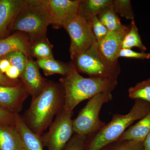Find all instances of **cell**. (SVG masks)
<instances>
[{
	"label": "cell",
	"mask_w": 150,
	"mask_h": 150,
	"mask_svg": "<svg viewBox=\"0 0 150 150\" xmlns=\"http://www.w3.org/2000/svg\"><path fill=\"white\" fill-rule=\"evenodd\" d=\"M73 112L63 109L55 118L48 131L40 137L48 150H63L74 133Z\"/></svg>",
	"instance_id": "obj_8"
},
{
	"label": "cell",
	"mask_w": 150,
	"mask_h": 150,
	"mask_svg": "<svg viewBox=\"0 0 150 150\" xmlns=\"http://www.w3.org/2000/svg\"><path fill=\"white\" fill-rule=\"evenodd\" d=\"M35 62L39 69L42 70L46 76L57 74L64 76L69 73L71 65V63L66 64L57 61L54 58L38 59Z\"/></svg>",
	"instance_id": "obj_19"
},
{
	"label": "cell",
	"mask_w": 150,
	"mask_h": 150,
	"mask_svg": "<svg viewBox=\"0 0 150 150\" xmlns=\"http://www.w3.org/2000/svg\"><path fill=\"white\" fill-rule=\"evenodd\" d=\"M112 5L118 15L126 19L134 21V12L130 0H112Z\"/></svg>",
	"instance_id": "obj_25"
},
{
	"label": "cell",
	"mask_w": 150,
	"mask_h": 150,
	"mask_svg": "<svg viewBox=\"0 0 150 150\" xmlns=\"http://www.w3.org/2000/svg\"><path fill=\"white\" fill-rule=\"evenodd\" d=\"M92 30L96 38L97 43L100 42L105 37L109 32L107 28L103 24L97 16L88 19Z\"/></svg>",
	"instance_id": "obj_27"
},
{
	"label": "cell",
	"mask_w": 150,
	"mask_h": 150,
	"mask_svg": "<svg viewBox=\"0 0 150 150\" xmlns=\"http://www.w3.org/2000/svg\"><path fill=\"white\" fill-rule=\"evenodd\" d=\"M87 136L75 134L63 150H85Z\"/></svg>",
	"instance_id": "obj_28"
},
{
	"label": "cell",
	"mask_w": 150,
	"mask_h": 150,
	"mask_svg": "<svg viewBox=\"0 0 150 150\" xmlns=\"http://www.w3.org/2000/svg\"><path fill=\"white\" fill-rule=\"evenodd\" d=\"M112 3V0H81L79 14L88 20L97 16L101 11Z\"/></svg>",
	"instance_id": "obj_20"
},
{
	"label": "cell",
	"mask_w": 150,
	"mask_h": 150,
	"mask_svg": "<svg viewBox=\"0 0 150 150\" xmlns=\"http://www.w3.org/2000/svg\"><path fill=\"white\" fill-rule=\"evenodd\" d=\"M14 126L18 134L21 150H43L40 137L26 126L19 114H16Z\"/></svg>",
	"instance_id": "obj_15"
},
{
	"label": "cell",
	"mask_w": 150,
	"mask_h": 150,
	"mask_svg": "<svg viewBox=\"0 0 150 150\" xmlns=\"http://www.w3.org/2000/svg\"><path fill=\"white\" fill-rule=\"evenodd\" d=\"M133 47H137L143 52H145L147 50L146 46L142 42L139 29L134 20L131 21L129 25V30L123 38L121 48L131 49Z\"/></svg>",
	"instance_id": "obj_22"
},
{
	"label": "cell",
	"mask_w": 150,
	"mask_h": 150,
	"mask_svg": "<svg viewBox=\"0 0 150 150\" xmlns=\"http://www.w3.org/2000/svg\"><path fill=\"white\" fill-rule=\"evenodd\" d=\"M25 0H0V39L7 33Z\"/></svg>",
	"instance_id": "obj_14"
},
{
	"label": "cell",
	"mask_w": 150,
	"mask_h": 150,
	"mask_svg": "<svg viewBox=\"0 0 150 150\" xmlns=\"http://www.w3.org/2000/svg\"><path fill=\"white\" fill-rule=\"evenodd\" d=\"M59 81L64 92V109L70 112L85 100L103 92H112L118 84L117 80L110 78L82 76L73 63L68 74Z\"/></svg>",
	"instance_id": "obj_2"
},
{
	"label": "cell",
	"mask_w": 150,
	"mask_h": 150,
	"mask_svg": "<svg viewBox=\"0 0 150 150\" xmlns=\"http://www.w3.org/2000/svg\"><path fill=\"white\" fill-rule=\"evenodd\" d=\"M131 99L141 100L150 104V79L138 83L128 90Z\"/></svg>",
	"instance_id": "obj_23"
},
{
	"label": "cell",
	"mask_w": 150,
	"mask_h": 150,
	"mask_svg": "<svg viewBox=\"0 0 150 150\" xmlns=\"http://www.w3.org/2000/svg\"><path fill=\"white\" fill-rule=\"evenodd\" d=\"M145 150H150V131L144 141Z\"/></svg>",
	"instance_id": "obj_34"
},
{
	"label": "cell",
	"mask_w": 150,
	"mask_h": 150,
	"mask_svg": "<svg viewBox=\"0 0 150 150\" xmlns=\"http://www.w3.org/2000/svg\"><path fill=\"white\" fill-rule=\"evenodd\" d=\"M21 81L32 99L38 96L45 88L47 81L42 76L36 62L28 59L26 67L20 77Z\"/></svg>",
	"instance_id": "obj_11"
},
{
	"label": "cell",
	"mask_w": 150,
	"mask_h": 150,
	"mask_svg": "<svg viewBox=\"0 0 150 150\" xmlns=\"http://www.w3.org/2000/svg\"><path fill=\"white\" fill-rule=\"evenodd\" d=\"M48 12L50 23L60 28L79 14L81 0H41Z\"/></svg>",
	"instance_id": "obj_9"
},
{
	"label": "cell",
	"mask_w": 150,
	"mask_h": 150,
	"mask_svg": "<svg viewBox=\"0 0 150 150\" xmlns=\"http://www.w3.org/2000/svg\"><path fill=\"white\" fill-rule=\"evenodd\" d=\"M102 150H145L144 142L134 140L116 141Z\"/></svg>",
	"instance_id": "obj_24"
},
{
	"label": "cell",
	"mask_w": 150,
	"mask_h": 150,
	"mask_svg": "<svg viewBox=\"0 0 150 150\" xmlns=\"http://www.w3.org/2000/svg\"><path fill=\"white\" fill-rule=\"evenodd\" d=\"M63 27L70 37V57L73 61L97 43L89 22L80 14L67 22Z\"/></svg>",
	"instance_id": "obj_7"
},
{
	"label": "cell",
	"mask_w": 150,
	"mask_h": 150,
	"mask_svg": "<svg viewBox=\"0 0 150 150\" xmlns=\"http://www.w3.org/2000/svg\"><path fill=\"white\" fill-rule=\"evenodd\" d=\"M0 150H21L14 125L0 124Z\"/></svg>",
	"instance_id": "obj_17"
},
{
	"label": "cell",
	"mask_w": 150,
	"mask_h": 150,
	"mask_svg": "<svg viewBox=\"0 0 150 150\" xmlns=\"http://www.w3.org/2000/svg\"><path fill=\"white\" fill-rule=\"evenodd\" d=\"M112 99L110 91L103 92L89 99L73 120L74 133L87 136L102 129L106 123L100 120V112L103 105Z\"/></svg>",
	"instance_id": "obj_6"
},
{
	"label": "cell",
	"mask_w": 150,
	"mask_h": 150,
	"mask_svg": "<svg viewBox=\"0 0 150 150\" xmlns=\"http://www.w3.org/2000/svg\"><path fill=\"white\" fill-rule=\"evenodd\" d=\"M97 16L109 31H119L126 27V25L121 23L112 3L101 11Z\"/></svg>",
	"instance_id": "obj_18"
},
{
	"label": "cell",
	"mask_w": 150,
	"mask_h": 150,
	"mask_svg": "<svg viewBox=\"0 0 150 150\" xmlns=\"http://www.w3.org/2000/svg\"><path fill=\"white\" fill-rule=\"evenodd\" d=\"M9 62L5 58H0V71L3 74H5L6 71L11 67Z\"/></svg>",
	"instance_id": "obj_33"
},
{
	"label": "cell",
	"mask_w": 150,
	"mask_h": 150,
	"mask_svg": "<svg viewBox=\"0 0 150 150\" xmlns=\"http://www.w3.org/2000/svg\"><path fill=\"white\" fill-rule=\"evenodd\" d=\"M53 47V45L46 37L31 43L30 50L32 57H35L37 60L54 59Z\"/></svg>",
	"instance_id": "obj_21"
},
{
	"label": "cell",
	"mask_w": 150,
	"mask_h": 150,
	"mask_svg": "<svg viewBox=\"0 0 150 150\" xmlns=\"http://www.w3.org/2000/svg\"><path fill=\"white\" fill-rule=\"evenodd\" d=\"M29 95L22 83L12 86L0 85V106L14 114H19Z\"/></svg>",
	"instance_id": "obj_10"
},
{
	"label": "cell",
	"mask_w": 150,
	"mask_h": 150,
	"mask_svg": "<svg viewBox=\"0 0 150 150\" xmlns=\"http://www.w3.org/2000/svg\"><path fill=\"white\" fill-rule=\"evenodd\" d=\"M150 131V110L147 115L126 130L117 141L134 140L144 142Z\"/></svg>",
	"instance_id": "obj_16"
},
{
	"label": "cell",
	"mask_w": 150,
	"mask_h": 150,
	"mask_svg": "<svg viewBox=\"0 0 150 150\" xmlns=\"http://www.w3.org/2000/svg\"><path fill=\"white\" fill-rule=\"evenodd\" d=\"M129 29V26L118 31H109L99 43L98 48L102 55L114 65L119 64L118 53L121 48L124 36Z\"/></svg>",
	"instance_id": "obj_12"
},
{
	"label": "cell",
	"mask_w": 150,
	"mask_h": 150,
	"mask_svg": "<svg viewBox=\"0 0 150 150\" xmlns=\"http://www.w3.org/2000/svg\"><path fill=\"white\" fill-rule=\"evenodd\" d=\"M16 114L0 106V124L15 125Z\"/></svg>",
	"instance_id": "obj_30"
},
{
	"label": "cell",
	"mask_w": 150,
	"mask_h": 150,
	"mask_svg": "<svg viewBox=\"0 0 150 150\" xmlns=\"http://www.w3.org/2000/svg\"><path fill=\"white\" fill-rule=\"evenodd\" d=\"M5 75L8 78L12 80L18 79L21 76L19 70L13 66L11 65L5 73Z\"/></svg>",
	"instance_id": "obj_32"
},
{
	"label": "cell",
	"mask_w": 150,
	"mask_h": 150,
	"mask_svg": "<svg viewBox=\"0 0 150 150\" xmlns=\"http://www.w3.org/2000/svg\"><path fill=\"white\" fill-rule=\"evenodd\" d=\"M118 58L123 57L129 59L145 60L150 59V54L143 51L140 52H136L131 49L121 48L118 52Z\"/></svg>",
	"instance_id": "obj_29"
},
{
	"label": "cell",
	"mask_w": 150,
	"mask_h": 150,
	"mask_svg": "<svg viewBox=\"0 0 150 150\" xmlns=\"http://www.w3.org/2000/svg\"><path fill=\"white\" fill-rule=\"evenodd\" d=\"M50 24L48 12L41 0H25L10 29L24 33L31 43L46 37L47 28Z\"/></svg>",
	"instance_id": "obj_4"
},
{
	"label": "cell",
	"mask_w": 150,
	"mask_h": 150,
	"mask_svg": "<svg viewBox=\"0 0 150 150\" xmlns=\"http://www.w3.org/2000/svg\"><path fill=\"white\" fill-rule=\"evenodd\" d=\"M73 64L79 73L92 77H104L117 80L121 73L119 64L114 65L104 57L98 43L93 45L74 60Z\"/></svg>",
	"instance_id": "obj_5"
},
{
	"label": "cell",
	"mask_w": 150,
	"mask_h": 150,
	"mask_svg": "<svg viewBox=\"0 0 150 150\" xmlns=\"http://www.w3.org/2000/svg\"><path fill=\"white\" fill-rule=\"evenodd\" d=\"M21 80H12L9 79L5 74L0 71V85L5 86H16L21 83Z\"/></svg>",
	"instance_id": "obj_31"
},
{
	"label": "cell",
	"mask_w": 150,
	"mask_h": 150,
	"mask_svg": "<svg viewBox=\"0 0 150 150\" xmlns=\"http://www.w3.org/2000/svg\"><path fill=\"white\" fill-rule=\"evenodd\" d=\"M150 110L149 103L135 100L134 105L127 114H114L109 123L99 131L87 136L85 150H102L107 145L117 141L134 122L144 118Z\"/></svg>",
	"instance_id": "obj_3"
},
{
	"label": "cell",
	"mask_w": 150,
	"mask_h": 150,
	"mask_svg": "<svg viewBox=\"0 0 150 150\" xmlns=\"http://www.w3.org/2000/svg\"><path fill=\"white\" fill-rule=\"evenodd\" d=\"M64 92L61 85L47 81L42 92L32 99L22 118L26 126L40 137L64 109Z\"/></svg>",
	"instance_id": "obj_1"
},
{
	"label": "cell",
	"mask_w": 150,
	"mask_h": 150,
	"mask_svg": "<svg viewBox=\"0 0 150 150\" xmlns=\"http://www.w3.org/2000/svg\"><path fill=\"white\" fill-rule=\"evenodd\" d=\"M30 42L24 33L17 32L10 36L0 39V58L14 51H20L28 58H32L30 54Z\"/></svg>",
	"instance_id": "obj_13"
},
{
	"label": "cell",
	"mask_w": 150,
	"mask_h": 150,
	"mask_svg": "<svg viewBox=\"0 0 150 150\" xmlns=\"http://www.w3.org/2000/svg\"><path fill=\"white\" fill-rule=\"evenodd\" d=\"M2 58L7 59L11 66L17 68L21 73L23 72L26 67L28 58L20 51H14L7 54Z\"/></svg>",
	"instance_id": "obj_26"
}]
</instances>
